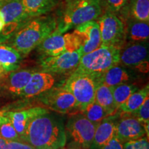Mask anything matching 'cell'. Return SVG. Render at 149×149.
I'll list each match as a JSON object with an SVG mask.
<instances>
[{
	"instance_id": "1",
	"label": "cell",
	"mask_w": 149,
	"mask_h": 149,
	"mask_svg": "<svg viewBox=\"0 0 149 149\" xmlns=\"http://www.w3.org/2000/svg\"><path fill=\"white\" fill-rule=\"evenodd\" d=\"M23 140L36 149L61 148L66 142L62 120L48 113L35 117L28 125Z\"/></svg>"
},
{
	"instance_id": "2",
	"label": "cell",
	"mask_w": 149,
	"mask_h": 149,
	"mask_svg": "<svg viewBox=\"0 0 149 149\" xmlns=\"http://www.w3.org/2000/svg\"><path fill=\"white\" fill-rule=\"evenodd\" d=\"M56 26L55 19L52 17L39 16L28 22L15 35L13 48L19 53L26 55L51 34Z\"/></svg>"
},
{
	"instance_id": "3",
	"label": "cell",
	"mask_w": 149,
	"mask_h": 149,
	"mask_svg": "<svg viewBox=\"0 0 149 149\" xmlns=\"http://www.w3.org/2000/svg\"><path fill=\"white\" fill-rule=\"evenodd\" d=\"M120 48L101 45L91 53L81 56L75 71L84 72L98 78L120 62Z\"/></svg>"
},
{
	"instance_id": "4",
	"label": "cell",
	"mask_w": 149,
	"mask_h": 149,
	"mask_svg": "<svg viewBox=\"0 0 149 149\" xmlns=\"http://www.w3.org/2000/svg\"><path fill=\"white\" fill-rule=\"evenodd\" d=\"M102 10L100 0H79L67 7L57 30L63 33L81 24L95 21L101 15Z\"/></svg>"
},
{
	"instance_id": "5",
	"label": "cell",
	"mask_w": 149,
	"mask_h": 149,
	"mask_svg": "<svg viewBox=\"0 0 149 149\" xmlns=\"http://www.w3.org/2000/svg\"><path fill=\"white\" fill-rule=\"evenodd\" d=\"M98 84V78L74 70L63 87L74 97L77 107L84 110L88 104L95 102V91Z\"/></svg>"
},
{
	"instance_id": "6",
	"label": "cell",
	"mask_w": 149,
	"mask_h": 149,
	"mask_svg": "<svg viewBox=\"0 0 149 149\" xmlns=\"http://www.w3.org/2000/svg\"><path fill=\"white\" fill-rule=\"evenodd\" d=\"M84 115H74L69 118L66 129L76 145L82 148H89L93 144L97 126Z\"/></svg>"
},
{
	"instance_id": "7",
	"label": "cell",
	"mask_w": 149,
	"mask_h": 149,
	"mask_svg": "<svg viewBox=\"0 0 149 149\" xmlns=\"http://www.w3.org/2000/svg\"><path fill=\"white\" fill-rule=\"evenodd\" d=\"M101 35L102 45L118 47L125 35L122 20L113 13L107 11L97 22Z\"/></svg>"
},
{
	"instance_id": "8",
	"label": "cell",
	"mask_w": 149,
	"mask_h": 149,
	"mask_svg": "<svg viewBox=\"0 0 149 149\" xmlns=\"http://www.w3.org/2000/svg\"><path fill=\"white\" fill-rule=\"evenodd\" d=\"M81 55L79 50L66 51L57 56H48L40 61L42 71L49 73H61L74 69L79 64Z\"/></svg>"
},
{
	"instance_id": "9",
	"label": "cell",
	"mask_w": 149,
	"mask_h": 149,
	"mask_svg": "<svg viewBox=\"0 0 149 149\" xmlns=\"http://www.w3.org/2000/svg\"><path fill=\"white\" fill-rule=\"evenodd\" d=\"M80 44L79 51L81 56L91 53L102 45L100 28L96 21H91L76 27L73 32Z\"/></svg>"
},
{
	"instance_id": "10",
	"label": "cell",
	"mask_w": 149,
	"mask_h": 149,
	"mask_svg": "<svg viewBox=\"0 0 149 149\" xmlns=\"http://www.w3.org/2000/svg\"><path fill=\"white\" fill-rule=\"evenodd\" d=\"M42 102L46 107L59 113H66L77 107V103L72 94L64 87L50 89L45 92Z\"/></svg>"
},
{
	"instance_id": "11",
	"label": "cell",
	"mask_w": 149,
	"mask_h": 149,
	"mask_svg": "<svg viewBox=\"0 0 149 149\" xmlns=\"http://www.w3.org/2000/svg\"><path fill=\"white\" fill-rule=\"evenodd\" d=\"M146 134L148 137V126L134 117H124L116 124L115 136L122 143L139 139Z\"/></svg>"
},
{
	"instance_id": "12",
	"label": "cell",
	"mask_w": 149,
	"mask_h": 149,
	"mask_svg": "<svg viewBox=\"0 0 149 149\" xmlns=\"http://www.w3.org/2000/svg\"><path fill=\"white\" fill-rule=\"evenodd\" d=\"M148 43L130 42L122 51L120 50V61L126 66L137 67L142 63L148 61Z\"/></svg>"
},
{
	"instance_id": "13",
	"label": "cell",
	"mask_w": 149,
	"mask_h": 149,
	"mask_svg": "<svg viewBox=\"0 0 149 149\" xmlns=\"http://www.w3.org/2000/svg\"><path fill=\"white\" fill-rule=\"evenodd\" d=\"M55 78L53 74L46 72H33L31 79L23 91L20 96L30 98L39 95L50 90L55 84Z\"/></svg>"
},
{
	"instance_id": "14",
	"label": "cell",
	"mask_w": 149,
	"mask_h": 149,
	"mask_svg": "<svg viewBox=\"0 0 149 149\" xmlns=\"http://www.w3.org/2000/svg\"><path fill=\"white\" fill-rule=\"evenodd\" d=\"M48 113V110L44 108L35 107L21 111L4 112L3 113L10 119L17 133L22 140H23L27 126L31 120Z\"/></svg>"
},
{
	"instance_id": "15",
	"label": "cell",
	"mask_w": 149,
	"mask_h": 149,
	"mask_svg": "<svg viewBox=\"0 0 149 149\" xmlns=\"http://www.w3.org/2000/svg\"><path fill=\"white\" fill-rule=\"evenodd\" d=\"M0 11L4 19V25H15L23 22L28 15L22 0H3Z\"/></svg>"
},
{
	"instance_id": "16",
	"label": "cell",
	"mask_w": 149,
	"mask_h": 149,
	"mask_svg": "<svg viewBox=\"0 0 149 149\" xmlns=\"http://www.w3.org/2000/svg\"><path fill=\"white\" fill-rule=\"evenodd\" d=\"M40 53L46 57L57 56L66 51V44L64 35H62L57 29L46 37L38 46Z\"/></svg>"
},
{
	"instance_id": "17",
	"label": "cell",
	"mask_w": 149,
	"mask_h": 149,
	"mask_svg": "<svg viewBox=\"0 0 149 149\" xmlns=\"http://www.w3.org/2000/svg\"><path fill=\"white\" fill-rule=\"evenodd\" d=\"M116 133V123L109 119H104L97 126L91 147L100 149L109 141Z\"/></svg>"
},
{
	"instance_id": "18",
	"label": "cell",
	"mask_w": 149,
	"mask_h": 149,
	"mask_svg": "<svg viewBox=\"0 0 149 149\" xmlns=\"http://www.w3.org/2000/svg\"><path fill=\"white\" fill-rule=\"evenodd\" d=\"M33 72H34L31 70H20L12 72L6 81V88L13 94L20 95Z\"/></svg>"
},
{
	"instance_id": "19",
	"label": "cell",
	"mask_w": 149,
	"mask_h": 149,
	"mask_svg": "<svg viewBox=\"0 0 149 149\" xmlns=\"http://www.w3.org/2000/svg\"><path fill=\"white\" fill-rule=\"evenodd\" d=\"M126 33L130 42L147 41L149 37L148 22L139 21L131 17L127 21Z\"/></svg>"
},
{
	"instance_id": "20",
	"label": "cell",
	"mask_w": 149,
	"mask_h": 149,
	"mask_svg": "<svg viewBox=\"0 0 149 149\" xmlns=\"http://www.w3.org/2000/svg\"><path fill=\"white\" fill-rule=\"evenodd\" d=\"M129 79L128 72L122 67L116 65L109 68L99 77V84H103L109 87H113L127 82Z\"/></svg>"
},
{
	"instance_id": "21",
	"label": "cell",
	"mask_w": 149,
	"mask_h": 149,
	"mask_svg": "<svg viewBox=\"0 0 149 149\" xmlns=\"http://www.w3.org/2000/svg\"><path fill=\"white\" fill-rule=\"evenodd\" d=\"M29 17L44 15L55 8L59 0H22Z\"/></svg>"
},
{
	"instance_id": "22",
	"label": "cell",
	"mask_w": 149,
	"mask_h": 149,
	"mask_svg": "<svg viewBox=\"0 0 149 149\" xmlns=\"http://www.w3.org/2000/svg\"><path fill=\"white\" fill-rule=\"evenodd\" d=\"M20 59L21 55L14 48L0 45V68L6 73L16 70Z\"/></svg>"
},
{
	"instance_id": "23",
	"label": "cell",
	"mask_w": 149,
	"mask_h": 149,
	"mask_svg": "<svg viewBox=\"0 0 149 149\" xmlns=\"http://www.w3.org/2000/svg\"><path fill=\"white\" fill-rule=\"evenodd\" d=\"M95 102L103 107L109 115L113 114L117 109L113 99L111 88L103 84H100L97 87Z\"/></svg>"
},
{
	"instance_id": "24",
	"label": "cell",
	"mask_w": 149,
	"mask_h": 149,
	"mask_svg": "<svg viewBox=\"0 0 149 149\" xmlns=\"http://www.w3.org/2000/svg\"><path fill=\"white\" fill-rule=\"evenodd\" d=\"M149 95V86L147 85L141 90H137L128 97L124 103L121 104L118 109L126 113L135 111L144 103Z\"/></svg>"
},
{
	"instance_id": "25",
	"label": "cell",
	"mask_w": 149,
	"mask_h": 149,
	"mask_svg": "<svg viewBox=\"0 0 149 149\" xmlns=\"http://www.w3.org/2000/svg\"><path fill=\"white\" fill-rule=\"evenodd\" d=\"M130 11L132 17L149 22V0H130Z\"/></svg>"
},
{
	"instance_id": "26",
	"label": "cell",
	"mask_w": 149,
	"mask_h": 149,
	"mask_svg": "<svg viewBox=\"0 0 149 149\" xmlns=\"http://www.w3.org/2000/svg\"><path fill=\"white\" fill-rule=\"evenodd\" d=\"M111 88L115 104L117 109L127 100L128 97L137 91V87L136 86L126 83Z\"/></svg>"
},
{
	"instance_id": "27",
	"label": "cell",
	"mask_w": 149,
	"mask_h": 149,
	"mask_svg": "<svg viewBox=\"0 0 149 149\" xmlns=\"http://www.w3.org/2000/svg\"><path fill=\"white\" fill-rule=\"evenodd\" d=\"M83 111V115L91 122L99 124L102 120L106 119L109 115V113L95 102L88 104Z\"/></svg>"
},
{
	"instance_id": "28",
	"label": "cell",
	"mask_w": 149,
	"mask_h": 149,
	"mask_svg": "<svg viewBox=\"0 0 149 149\" xmlns=\"http://www.w3.org/2000/svg\"><path fill=\"white\" fill-rule=\"evenodd\" d=\"M0 135L8 141L22 140L10 120L3 113L0 114Z\"/></svg>"
},
{
	"instance_id": "29",
	"label": "cell",
	"mask_w": 149,
	"mask_h": 149,
	"mask_svg": "<svg viewBox=\"0 0 149 149\" xmlns=\"http://www.w3.org/2000/svg\"><path fill=\"white\" fill-rule=\"evenodd\" d=\"M134 117L143 122L145 125L148 126L149 124V99L146 98L144 103L141 104L135 111L132 112Z\"/></svg>"
},
{
	"instance_id": "30",
	"label": "cell",
	"mask_w": 149,
	"mask_h": 149,
	"mask_svg": "<svg viewBox=\"0 0 149 149\" xmlns=\"http://www.w3.org/2000/svg\"><path fill=\"white\" fill-rule=\"evenodd\" d=\"M128 0H100L102 8L104 6L107 11L115 13L119 12L126 5Z\"/></svg>"
},
{
	"instance_id": "31",
	"label": "cell",
	"mask_w": 149,
	"mask_h": 149,
	"mask_svg": "<svg viewBox=\"0 0 149 149\" xmlns=\"http://www.w3.org/2000/svg\"><path fill=\"white\" fill-rule=\"evenodd\" d=\"M124 149H149L148 137L144 136L139 139L124 142Z\"/></svg>"
},
{
	"instance_id": "32",
	"label": "cell",
	"mask_w": 149,
	"mask_h": 149,
	"mask_svg": "<svg viewBox=\"0 0 149 149\" xmlns=\"http://www.w3.org/2000/svg\"><path fill=\"white\" fill-rule=\"evenodd\" d=\"M3 149H36L23 140L8 141Z\"/></svg>"
},
{
	"instance_id": "33",
	"label": "cell",
	"mask_w": 149,
	"mask_h": 149,
	"mask_svg": "<svg viewBox=\"0 0 149 149\" xmlns=\"http://www.w3.org/2000/svg\"><path fill=\"white\" fill-rule=\"evenodd\" d=\"M100 149H124V143L115 136Z\"/></svg>"
},
{
	"instance_id": "34",
	"label": "cell",
	"mask_w": 149,
	"mask_h": 149,
	"mask_svg": "<svg viewBox=\"0 0 149 149\" xmlns=\"http://www.w3.org/2000/svg\"><path fill=\"white\" fill-rule=\"evenodd\" d=\"M8 140L3 138L1 135H0V149H3L6 146L7 143H8Z\"/></svg>"
},
{
	"instance_id": "35",
	"label": "cell",
	"mask_w": 149,
	"mask_h": 149,
	"mask_svg": "<svg viewBox=\"0 0 149 149\" xmlns=\"http://www.w3.org/2000/svg\"><path fill=\"white\" fill-rule=\"evenodd\" d=\"M4 19H3L2 14H1V11H0V32H1V30L3 29V26H4Z\"/></svg>"
},
{
	"instance_id": "36",
	"label": "cell",
	"mask_w": 149,
	"mask_h": 149,
	"mask_svg": "<svg viewBox=\"0 0 149 149\" xmlns=\"http://www.w3.org/2000/svg\"><path fill=\"white\" fill-rule=\"evenodd\" d=\"M79 1V0H66L67 7H68V6H70L74 4V3L77 2V1Z\"/></svg>"
},
{
	"instance_id": "37",
	"label": "cell",
	"mask_w": 149,
	"mask_h": 149,
	"mask_svg": "<svg viewBox=\"0 0 149 149\" xmlns=\"http://www.w3.org/2000/svg\"><path fill=\"white\" fill-rule=\"evenodd\" d=\"M6 73V72L3 71V70L2 69V68H0V78H1L3 76V74H4Z\"/></svg>"
},
{
	"instance_id": "38",
	"label": "cell",
	"mask_w": 149,
	"mask_h": 149,
	"mask_svg": "<svg viewBox=\"0 0 149 149\" xmlns=\"http://www.w3.org/2000/svg\"><path fill=\"white\" fill-rule=\"evenodd\" d=\"M37 149H49V148H37Z\"/></svg>"
},
{
	"instance_id": "39",
	"label": "cell",
	"mask_w": 149,
	"mask_h": 149,
	"mask_svg": "<svg viewBox=\"0 0 149 149\" xmlns=\"http://www.w3.org/2000/svg\"><path fill=\"white\" fill-rule=\"evenodd\" d=\"M2 1H3V0H0V3H1Z\"/></svg>"
},
{
	"instance_id": "40",
	"label": "cell",
	"mask_w": 149,
	"mask_h": 149,
	"mask_svg": "<svg viewBox=\"0 0 149 149\" xmlns=\"http://www.w3.org/2000/svg\"><path fill=\"white\" fill-rule=\"evenodd\" d=\"M0 88H1V87H0Z\"/></svg>"
}]
</instances>
